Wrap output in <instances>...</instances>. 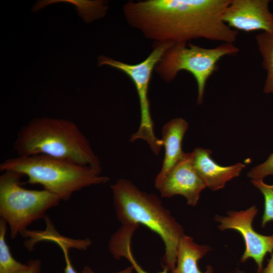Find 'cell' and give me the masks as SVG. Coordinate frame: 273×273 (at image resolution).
<instances>
[{
    "mask_svg": "<svg viewBox=\"0 0 273 273\" xmlns=\"http://www.w3.org/2000/svg\"><path fill=\"white\" fill-rule=\"evenodd\" d=\"M0 170L26 175L27 183L39 184L65 201L75 192L109 180L100 175L101 169L44 155H17L7 159L1 163Z\"/></svg>",
    "mask_w": 273,
    "mask_h": 273,
    "instance_id": "4",
    "label": "cell"
},
{
    "mask_svg": "<svg viewBox=\"0 0 273 273\" xmlns=\"http://www.w3.org/2000/svg\"><path fill=\"white\" fill-rule=\"evenodd\" d=\"M60 248L63 252L65 261L64 273H78L73 267L70 259L68 253L69 249L65 247H61Z\"/></svg>",
    "mask_w": 273,
    "mask_h": 273,
    "instance_id": "22",
    "label": "cell"
},
{
    "mask_svg": "<svg viewBox=\"0 0 273 273\" xmlns=\"http://www.w3.org/2000/svg\"><path fill=\"white\" fill-rule=\"evenodd\" d=\"M235 273H244L243 271H241V270H238Z\"/></svg>",
    "mask_w": 273,
    "mask_h": 273,
    "instance_id": "25",
    "label": "cell"
},
{
    "mask_svg": "<svg viewBox=\"0 0 273 273\" xmlns=\"http://www.w3.org/2000/svg\"><path fill=\"white\" fill-rule=\"evenodd\" d=\"M257 212L254 205L245 210L230 211L226 216L217 215L214 220L219 223L218 228L220 231L234 230L242 235L245 249L241 261L245 262L249 258L253 259L257 266V273H260L265 256L273 252V235H262L253 229L252 222Z\"/></svg>",
    "mask_w": 273,
    "mask_h": 273,
    "instance_id": "8",
    "label": "cell"
},
{
    "mask_svg": "<svg viewBox=\"0 0 273 273\" xmlns=\"http://www.w3.org/2000/svg\"><path fill=\"white\" fill-rule=\"evenodd\" d=\"M251 183L262 193L264 198V208L262 217L261 226L273 221V185L265 184L263 180L252 179Z\"/></svg>",
    "mask_w": 273,
    "mask_h": 273,
    "instance_id": "19",
    "label": "cell"
},
{
    "mask_svg": "<svg viewBox=\"0 0 273 273\" xmlns=\"http://www.w3.org/2000/svg\"><path fill=\"white\" fill-rule=\"evenodd\" d=\"M13 148L18 156L44 155L101 170L88 140L70 120L34 118L19 130Z\"/></svg>",
    "mask_w": 273,
    "mask_h": 273,
    "instance_id": "2",
    "label": "cell"
},
{
    "mask_svg": "<svg viewBox=\"0 0 273 273\" xmlns=\"http://www.w3.org/2000/svg\"><path fill=\"white\" fill-rule=\"evenodd\" d=\"M255 38L262 58V66L266 72L263 92L273 93V33L262 32Z\"/></svg>",
    "mask_w": 273,
    "mask_h": 273,
    "instance_id": "17",
    "label": "cell"
},
{
    "mask_svg": "<svg viewBox=\"0 0 273 273\" xmlns=\"http://www.w3.org/2000/svg\"><path fill=\"white\" fill-rule=\"evenodd\" d=\"M206 187L193 166L191 152L186 153L166 176L158 190L162 197L180 195L186 198L188 205L195 206L201 191Z\"/></svg>",
    "mask_w": 273,
    "mask_h": 273,
    "instance_id": "10",
    "label": "cell"
},
{
    "mask_svg": "<svg viewBox=\"0 0 273 273\" xmlns=\"http://www.w3.org/2000/svg\"><path fill=\"white\" fill-rule=\"evenodd\" d=\"M209 149L196 148L192 152L193 166L207 187L212 191L223 188L232 178L239 176L245 165L241 163L223 166L211 157Z\"/></svg>",
    "mask_w": 273,
    "mask_h": 273,
    "instance_id": "11",
    "label": "cell"
},
{
    "mask_svg": "<svg viewBox=\"0 0 273 273\" xmlns=\"http://www.w3.org/2000/svg\"><path fill=\"white\" fill-rule=\"evenodd\" d=\"M58 2L73 5L79 15L86 23L104 17L108 9L107 2L102 0H44L37 1L33 7L32 11L37 12L50 4Z\"/></svg>",
    "mask_w": 273,
    "mask_h": 273,
    "instance_id": "16",
    "label": "cell"
},
{
    "mask_svg": "<svg viewBox=\"0 0 273 273\" xmlns=\"http://www.w3.org/2000/svg\"><path fill=\"white\" fill-rule=\"evenodd\" d=\"M16 273H42L41 263L40 260L30 259L26 263V266Z\"/></svg>",
    "mask_w": 273,
    "mask_h": 273,
    "instance_id": "21",
    "label": "cell"
},
{
    "mask_svg": "<svg viewBox=\"0 0 273 273\" xmlns=\"http://www.w3.org/2000/svg\"><path fill=\"white\" fill-rule=\"evenodd\" d=\"M7 223L0 218V273H16L26 266L13 257L7 243Z\"/></svg>",
    "mask_w": 273,
    "mask_h": 273,
    "instance_id": "18",
    "label": "cell"
},
{
    "mask_svg": "<svg viewBox=\"0 0 273 273\" xmlns=\"http://www.w3.org/2000/svg\"><path fill=\"white\" fill-rule=\"evenodd\" d=\"M188 127L187 121L181 118L172 119L163 125L161 140L165 154L161 169L155 180L156 189H159L166 176L185 155L182 142Z\"/></svg>",
    "mask_w": 273,
    "mask_h": 273,
    "instance_id": "12",
    "label": "cell"
},
{
    "mask_svg": "<svg viewBox=\"0 0 273 273\" xmlns=\"http://www.w3.org/2000/svg\"><path fill=\"white\" fill-rule=\"evenodd\" d=\"M210 250L209 246L199 245L192 237L184 235L178 243L176 263L171 273H213L211 266L202 272L198 264V261Z\"/></svg>",
    "mask_w": 273,
    "mask_h": 273,
    "instance_id": "13",
    "label": "cell"
},
{
    "mask_svg": "<svg viewBox=\"0 0 273 273\" xmlns=\"http://www.w3.org/2000/svg\"><path fill=\"white\" fill-rule=\"evenodd\" d=\"M233 43H222L214 48H204L187 42L174 43L157 65L155 71L165 81L173 80L183 70L190 72L197 86V104L203 103L208 79L218 70L217 63L224 56L237 54Z\"/></svg>",
    "mask_w": 273,
    "mask_h": 273,
    "instance_id": "6",
    "label": "cell"
},
{
    "mask_svg": "<svg viewBox=\"0 0 273 273\" xmlns=\"http://www.w3.org/2000/svg\"><path fill=\"white\" fill-rule=\"evenodd\" d=\"M169 42H158L153 51L143 61L130 64L100 56L98 65H108L125 73L133 82L137 92L140 107L141 120L138 130L131 135L130 141L141 139L145 141L155 155H158L163 142L156 137L154 122L151 117L148 97L150 81L152 72L166 51L173 44Z\"/></svg>",
    "mask_w": 273,
    "mask_h": 273,
    "instance_id": "7",
    "label": "cell"
},
{
    "mask_svg": "<svg viewBox=\"0 0 273 273\" xmlns=\"http://www.w3.org/2000/svg\"><path fill=\"white\" fill-rule=\"evenodd\" d=\"M260 273H273V252L266 266L263 268Z\"/></svg>",
    "mask_w": 273,
    "mask_h": 273,
    "instance_id": "24",
    "label": "cell"
},
{
    "mask_svg": "<svg viewBox=\"0 0 273 273\" xmlns=\"http://www.w3.org/2000/svg\"><path fill=\"white\" fill-rule=\"evenodd\" d=\"M111 188L116 215L122 225L141 224L158 234L165 246L163 268L172 271L179 240L185 235L182 226L157 196L140 190L131 181L119 179Z\"/></svg>",
    "mask_w": 273,
    "mask_h": 273,
    "instance_id": "3",
    "label": "cell"
},
{
    "mask_svg": "<svg viewBox=\"0 0 273 273\" xmlns=\"http://www.w3.org/2000/svg\"><path fill=\"white\" fill-rule=\"evenodd\" d=\"M133 270H134L133 267L131 265L121 271H119L116 272H113V273H133ZM81 273H96V272L93 271V270L91 268H90L88 266H86L84 267Z\"/></svg>",
    "mask_w": 273,
    "mask_h": 273,
    "instance_id": "23",
    "label": "cell"
},
{
    "mask_svg": "<svg viewBox=\"0 0 273 273\" xmlns=\"http://www.w3.org/2000/svg\"><path fill=\"white\" fill-rule=\"evenodd\" d=\"M269 175H273V153L265 162L252 168L247 173L249 177L256 180H263Z\"/></svg>",
    "mask_w": 273,
    "mask_h": 273,
    "instance_id": "20",
    "label": "cell"
},
{
    "mask_svg": "<svg viewBox=\"0 0 273 273\" xmlns=\"http://www.w3.org/2000/svg\"><path fill=\"white\" fill-rule=\"evenodd\" d=\"M134 231L129 228H123L119 229L111 237L108 248L112 256L116 259L122 257L126 258L131 263L136 273H148L138 264L135 260L131 249V238ZM168 270L163 268L158 273H168Z\"/></svg>",
    "mask_w": 273,
    "mask_h": 273,
    "instance_id": "15",
    "label": "cell"
},
{
    "mask_svg": "<svg viewBox=\"0 0 273 273\" xmlns=\"http://www.w3.org/2000/svg\"><path fill=\"white\" fill-rule=\"evenodd\" d=\"M21 173L5 170L0 175V215L15 239L34 221L44 218L46 212L61 199L49 191L28 190L21 186Z\"/></svg>",
    "mask_w": 273,
    "mask_h": 273,
    "instance_id": "5",
    "label": "cell"
},
{
    "mask_svg": "<svg viewBox=\"0 0 273 273\" xmlns=\"http://www.w3.org/2000/svg\"><path fill=\"white\" fill-rule=\"evenodd\" d=\"M231 0L129 1L123 8L128 23L157 42H187L198 38L233 43L238 32L226 24Z\"/></svg>",
    "mask_w": 273,
    "mask_h": 273,
    "instance_id": "1",
    "label": "cell"
},
{
    "mask_svg": "<svg viewBox=\"0 0 273 273\" xmlns=\"http://www.w3.org/2000/svg\"><path fill=\"white\" fill-rule=\"evenodd\" d=\"M46 229L43 231H29L25 230L21 235L25 238H28L24 243L29 251L33 249L34 246L38 242L43 240L51 241L59 246L65 245L70 248H76L85 250L89 247L92 242L89 239H73L61 236L55 230L49 217H44Z\"/></svg>",
    "mask_w": 273,
    "mask_h": 273,
    "instance_id": "14",
    "label": "cell"
},
{
    "mask_svg": "<svg viewBox=\"0 0 273 273\" xmlns=\"http://www.w3.org/2000/svg\"><path fill=\"white\" fill-rule=\"evenodd\" d=\"M269 0H231L222 19L230 27L245 32L273 33V14Z\"/></svg>",
    "mask_w": 273,
    "mask_h": 273,
    "instance_id": "9",
    "label": "cell"
}]
</instances>
